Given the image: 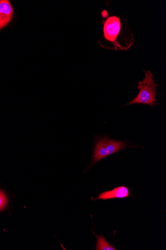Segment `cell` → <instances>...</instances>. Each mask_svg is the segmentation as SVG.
Returning <instances> with one entry per match:
<instances>
[{"instance_id":"8992f818","label":"cell","mask_w":166,"mask_h":250,"mask_svg":"<svg viewBox=\"0 0 166 250\" xmlns=\"http://www.w3.org/2000/svg\"><path fill=\"white\" fill-rule=\"evenodd\" d=\"M96 237L97 242L96 244V250H116L115 248L110 244L105 238L101 236H97L93 232Z\"/></svg>"},{"instance_id":"52a82bcc","label":"cell","mask_w":166,"mask_h":250,"mask_svg":"<svg viewBox=\"0 0 166 250\" xmlns=\"http://www.w3.org/2000/svg\"><path fill=\"white\" fill-rule=\"evenodd\" d=\"M8 198L5 193L0 189V211L4 210L7 206Z\"/></svg>"},{"instance_id":"6da1fadb","label":"cell","mask_w":166,"mask_h":250,"mask_svg":"<svg viewBox=\"0 0 166 250\" xmlns=\"http://www.w3.org/2000/svg\"><path fill=\"white\" fill-rule=\"evenodd\" d=\"M103 21V35L99 40L101 46L112 50L127 51L133 44V34L123 17L108 16Z\"/></svg>"},{"instance_id":"277c9868","label":"cell","mask_w":166,"mask_h":250,"mask_svg":"<svg viewBox=\"0 0 166 250\" xmlns=\"http://www.w3.org/2000/svg\"><path fill=\"white\" fill-rule=\"evenodd\" d=\"M14 10L8 0H0V31L5 28L11 21Z\"/></svg>"},{"instance_id":"5b68a950","label":"cell","mask_w":166,"mask_h":250,"mask_svg":"<svg viewBox=\"0 0 166 250\" xmlns=\"http://www.w3.org/2000/svg\"><path fill=\"white\" fill-rule=\"evenodd\" d=\"M129 188L126 186H121L115 188L111 190L103 192L99 194L97 198L92 197L91 199L93 200L98 199L107 200L114 198L124 199L129 197Z\"/></svg>"},{"instance_id":"3957f363","label":"cell","mask_w":166,"mask_h":250,"mask_svg":"<svg viewBox=\"0 0 166 250\" xmlns=\"http://www.w3.org/2000/svg\"><path fill=\"white\" fill-rule=\"evenodd\" d=\"M126 148V145L124 142L110 140L107 137L99 138L94 147L92 165Z\"/></svg>"},{"instance_id":"7a4b0ae2","label":"cell","mask_w":166,"mask_h":250,"mask_svg":"<svg viewBox=\"0 0 166 250\" xmlns=\"http://www.w3.org/2000/svg\"><path fill=\"white\" fill-rule=\"evenodd\" d=\"M145 78L138 83L139 92L137 96L126 105L133 104H144L153 106L156 104V98L158 84L155 82L152 73L144 70Z\"/></svg>"}]
</instances>
